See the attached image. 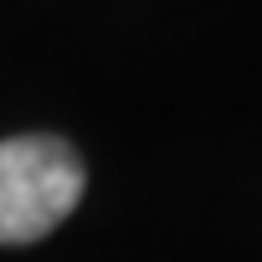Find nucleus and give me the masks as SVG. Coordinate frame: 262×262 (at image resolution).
Instances as JSON below:
<instances>
[{
	"mask_svg": "<svg viewBox=\"0 0 262 262\" xmlns=\"http://www.w3.org/2000/svg\"><path fill=\"white\" fill-rule=\"evenodd\" d=\"M83 160L58 136L0 141V243H39L83 199Z\"/></svg>",
	"mask_w": 262,
	"mask_h": 262,
	"instance_id": "f257e3e1",
	"label": "nucleus"
}]
</instances>
